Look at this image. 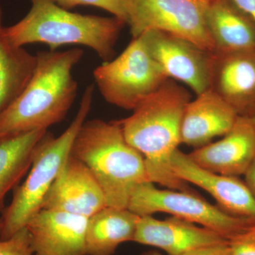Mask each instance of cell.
<instances>
[{
    "label": "cell",
    "instance_id": "cell-9",
    "mask_svg": "<svg viewBox=\"0 0 255 255\" xmlns=\"http://www.w3.org/2000/svg\"><path fill=\"white\" fill-rule=\"evenodd\" d=\"M140 36L167 78L182 82L196 95L209 89L213 52L158 30H149Z\"/></svg>",
    "mask_w": 255,
    "mask_h": 255
},
{
    "label": "cell",
    "instance_id": "cell-13",
    "mask_svg": "<svg viewBox=\"0 0 255 255\" xmlns=\"http://www.w3.org/2000/svg\"><path fill=\"white\" fill-rule=\"evenodd\" d=\"M199 167L222 175H244L255 159V122L238 117L232 128L219 141L188 154Z\"/></svg>",
    "mask_w": 255,
    "mask_h": 255
},
{
    "label": "cell",
    "instance_id": "cell-26",
    "mask_svg": "<svg viewBox=\"0 0 255 255\" xmlns=\"http://www.w3.org/2000/svg\"><path fill=\"white\" fill-rule=\"evenodd\" d=\"M246 185L255 197V159L244 174Z\"/></svg>",
    "mask_w": 255,
    "mask_h": 255
},
{
    "label": "cell",
    "instance_id": "cell-21",
    "mask_svg": "<svg viewBox=\"0 0 255 255\" xmlns=\"http://www.w3.org/2000/svg\"><path fill=\"white\" fill-rule=\"evenodd\" d=\"M65 9H72L80 6H91L100 8L114 16L128 22L127 0H53Z\"/></svg>",
    "mask_w": 255,
    "mask_h": 255
},
{
    "label": "cell",
    "instance_id": "cell-28",
    "mask_svg": "<svg viewBox=\"0 0 255 255\" xmlns=\"http://www.w3.org/2000/svg\"><path fill=\"white\" fill-rule=\"evenodd\" d=\"M1 228H2V223H1V219H0V233H1Z\"/></svg>",
    "mask_w": 255,
    "mask_h": 255
},
{
    "label": "cell",
    "instance_id": "cell-11",
    "mask_svg": "<svg viewBox=\"0 0 255 255\" xmlns=\"http://www.w3.org/2000/svg\"><path fill=\"white\" fill-rule=\"evenodd\" d=\"M171 165L179 179L209 193L224 212L255 223V197L239 177L206 170L179 149L172 155Z\"/></svg>",
    "mask_w": 255,
    "mask_h": 255
},
{
    "label": "cell",
    "instance_id": "cell-7",
    "mask_svg": "<svg viewBox=\"0 0 255 255\" xmlns=\"http://www.w3.org/2000/svg\"><path fill=\"white\" fill-rule=\"evenodd\" d=\"M128 209L139 216L166 213L211 230L228 241L253 224L228 214L196 192L157 189L151 182L134 189Z\"/></svg>",
    "mask_w": 255,
    "mask_h": 255
},
{
    "label": "cell",
    "instance_id": "cell-3",
    "mask_svg": "<svg viewBox=\"0 0 255 255\" xmlns=\"http://www.w3.org/2000/svg\"><path fill=\"white\" fill-rule=\"evenodd\" d=\"M70 155L90 169L110 207L128 209L134 189L150 182L143 157L127 142L119 121H85L75 135Z\"/></svg>",
    "mask_w": 255,
    "mask_h": 255
},
{
    "label": "cell",
    "instance_id": "cell-14",
    "mask_svg": "<svg viewBox=\"0 0 255 255\" xmlns=\"http://www.w3.org/2000/svg\"><path fill=\"white\" fill-rule=\"evenodd\" d=\"M88 218L42 209L28 223L34 255H87Z\"/></svg>",
    "mask_w": 255,
    "mask_h": 255
},
{
    "label": "cell",
    "instance_id": "cell-15",
    "mask_svg": "<svg viewBox=\"0 0 255 255\" xmlns=\"http://www.w3.org/2000/svg\"><path fill=\"white\" fill-rule=\"evenodd\" d=\"M226 241L211 230L179 218L159 220L145 216L139 219L132 242L162 250L168 255H183Z\"/></svg>",
    "mask_w": 255,
    "mask_h": 255
},
{
    "label": "cell",
    "instance_id": "cell-1",
    "mask_svg": "<svg viewBox=\"0 0 255 255\" xmlns=\"http://www.w3.org/2000/svg\"><path fill=\"white\" fill-rule=\"evenodd\" d=\"M191 100L187 89L167 79L132 110L118 120L127 142L143 157L151 182L169 189L195 192L174 174L172 155L181 142L184 110Z\"/></svg>",
    "mask_w": 255,
    "mask_h": 255
},
{
    "label": "cell",
    "instance_id": "cell-20",
    "mask_svg": "<svg viewBox=\"0 0 255 255\" xmlns=\"http://www.w3.org/2000/svg\"><path fill=\"white\" fill-rule=\"evenodd\" d=\"M47 131L37 130L0 139V211L5 196L29 170L36 146Z\"/></svg>",
    "mask_w": 255,
    "mask_h": 255
},
{
    "label": "cell",
    "instance_id": "cell-5",
    "mask_svg": "<svg viewBox=\"0 0 255 255\" xmlns=\"http://www.w3.org/2000/svg\"><path fill=\"white\" fill-rule=\"evenodd\" d=\"M94 90L93 85L86 87L76 116L63 133L55 137L47 131L37 144L27 177L15 188L12 200L0 218L2 223L0 240L9 239L41 211L45 196L70 155L75 135L90 114Z\"/></svg>",
    "mask_w": 255,
    "mask_h": 255
},
{
    "label": "cell",
    "instance_id": "cell-12",
    "mask_svg": "<svg viewBox=\"0 0 255 255\" xmlns=\"http://www.w3.org/2000/svg\"><path fill=\"white\" fill-rule=\"evenodd\" d=\"M209 88L238 117H255V52H213Z\"/></svg>",
    "mask_w": 255,
    "mask_h": 255
},
{
    "label": "cell",
    "instance_id": "cell-18",
    "mask_svg": "<svg viewBox=\"0 0 255 255\" xmlns=\"http://www.w3.org/2000/svg\"><path fill=\"white\" fill-rule=\"evenodd\" d=\"M140 216L128 209L107 207L88 218L87 255H114L122 243L132 242Z\"/></svg>",
    "mask_w": 255,
    "mask_h": 255
},
{
    "label": "cell",
    "instance_id": "cell-16",
    "mask_svg": "<svg viewBox=\"0 0 255 255\" xmlns=\"http://www.w3.org/2000/svg\"><path fill=\"white\" fill-rule=\"evenodd\" d=\"M238 116L232 107L211 89L196 95L188 103L181 128L182 144L199 148L223 136L233 127Z\"/></svg>",
    "mask_w": 255,
    "mask_h": 255
},
{
    "label": "cell",
    "instance_id": "cell-2",
    "mask_svg": "<svg viewBox=\"0 0 255 255\" xmlns=\"http://www.w3.org/2000/svg\"><path fill=\"white\" fill-rule=\"evenodd\" d=\"M84 51L78 48L36 53L29 82L0 117V139L48 128L63 122L76 98L73 69Z\"/></svg>",
    "mask_w": 255,
    "mask_h": 255
},
{
    "label": "cell",
    "instance_id": "cell-23",
    "mask_svg": "<svg viewBox=\"0 0 255 255\" xmlns=\"http://www.w3.org/2000/svg\"><path fill=\"white\" fill-rule=\"evenodd\" d=\"M231 255H255V223L228 240Z\"/></svg>",
    "mask_w": 255,
    "mask_h": 255
},
{
    "label": "cell",
    "instance_id": "cell-17",
    "mask_svg": "<svg viewBox=\"0 0 255 255\" xmlns=\"http://www.w3.org/2000/svg\"><path fill=\"white\" fill-rule=\"evenodd\" d=\"M206 23L214 52H255V21L231 0H212Z\"/></svg>",
    "mask_w": 255,
    "mask_h": 255
},
{
    "label": "cell",
    "instance_id": "cell-29",
    "mask_svg": "<svg viewBox=\"0 0 255 255\" xmlns=\"http://www.w3.org/2000/svg\"><path fill=\"white\" fill-rule=\"evenodd\" d=\"M253 119H254V121L255 122V117H254V118H253Z\"/></svg>",
    "mask_w": 255,
    "mask_h": 255
},
{
    "label": "cell",
    "instance_id": "cell-4",
    "mask_svg": "<svg viewBox=\"0 0 255 255\" xmlns=\"http://www.w3.org/2000/svg\"><path fill=\"white\" fill-rule=\"evenodd\" d=\"M27 14L12 26L4 27L5 35L14 46L44 43L50 50L67 45L86 46L104 62L113 59L121 32L127 23L111 16L81 14L64 9L53 0H30Z\"/></svg>",
    "mask_w": 255,
    "mask_h": 255
},
{
    "label": "cell",
    "instance_id": "cell-24",
    "mask_svg": "<svg viewBox=\"0 0 255 255\" xmlns=\"http://www.w3.org/2000/svg\"><path fill=\"white\" fill-rule=\"evenodd\" d=\"M183 255H231V252L228 241H226L218 244L201 247Z\"/></svg>",
    "mask_w": 255,
    "mask_h": 255
},
{
    "label": "cell",
    "instance_id": "cell-6",
    "mask_svg": "<svg viewBox=\"0 0 255 255\" xmlns=\"http://www.w3.org/2000/svg\"><path fill=\"white\" fill-rule=\"evenodd\" d=\"M93 75L106 102L132 111L168 79L140 36L132 38L117 58L95 68Z\"/></svg>",
    "mask_w": 255,
    "mask_h": 255
},
{
    "label": "cell",
    "instance_id": "cell-10",
    "mask_svg": "<svg viewBox=\"0 0 255 255\" xmlns=\"http://www.w3.org/2000/svg\"><path fill=\"white\" fill-rule=\"evenodd\" d=\"M107 206L104 191L91 171L70 154L45 196L42 209L90 218Z\"/></svg>",
    "mask_w": 255,
    "mask_h": 255
},
{
    "label": "cell",
    "instance_id": "cell-19",
    "mask_svg": "<svg viewBox=\"0 0 255 255\" xmlns=\"http://www.w3.org/2000/svg\"><path fill=\"white\" fill-rule=\"evenodd\" d=\"M36 63V55L13 46L6 38L0 6V117L24 90Z\"/></svg>",
    "mask_w": 255,
    "mask_h": 255
},
{
    "label": "cell",
    "instance_id": "cell-25",
    "mask_svg": "<svg viewBox=\"0 0 255 255\" xmlns=\"http://www.w3.org/2000/svg\"><path fill=\"white\" fill-rule=\"evenodd\" d=\"M231 1L255 21V0H231Z\"/></svg>",
    "mask_w": 255,
    "mask_h": 255
},
{
    "label": "cell",
    "instance_id": "cell-22",
    "mask_svg": "<svg viewBox=\"0 0 255 255\" xmlns=\"http://www.w3.org/2000/svg\"><path fill=\"white\" fill-rule=\"evenodd\" d=\"M0 255H34L27 228H21L9 239L0 240Z\"/></svg>",
    "mask_w": 255,
    "mask_h": 255
},
{
    "label": "cell",
    "instance_id": "cell-8",
    "mask_svg": "<svg viewBox=\"0 0 255 255\" xmlns=\"http://www.w3.org/2000/svg\"><path fill=\"white\" fill-rule=\"evenodd\" d=\"M212 0H127L132 38L149 30L172 33L209 51L214 45L206 23Z\"/></svg>",
    "mask_w": 255,
    "mask_h": 255
},
{
    "label": "cell",
    "instance_id": "cell-27",
    "mask_svg": "<svg viewBox=\"0 0 255 255\" xmlns=\"http://www.w3.org/2000/svg\"><path fill=\"white\" fill-rule=\"evenodd\" d=\"M141 255H163L162 253L157 251H150L142 253Z\"/></svg>",
    "mask_w": 255,
    "mask_h": 255
}]
</instances>
